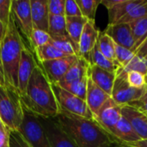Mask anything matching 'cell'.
<instances>
[{"instance_id": "cell-1", "label": "cell", "mask_w": 147, "mask_h": 147, "mask_svg": "<svg viewBox=\"0 0 147 147\" xmlns=\"http://www.w3.org/2000/svg\"><path fill=\"white\" fill-rule=\"evenodd\" d=\"M55 119L78 147H111L116 140L94 118L87 119L60 110Z\"/></svg>"}, {"instance_id": "cell-2", "label": "cell", "mask_w": 147, "mask_h": 147, "mask_svg": "<svg viewBox=\"0 0 147 147\" xmlns=\"http://www.w3.org/2000/svg\"><path fill=\"white\" fill-rule=\"evenodd\" d=\"M22 103L32 113L45 118H54L59 114L52 84L38 64L29 79L26 95Z\"/></svg>"}, {"instance_id": "cell-3", "label": "cell", "mask_w": 147, "mask_h": 147, "mask_svg": "<svg viewBox=\"0 0 147 147\" xmlns=\"http://www.w3.org/2000/svg\"><path fill=\"white\" fill-rule=\"evenodd\" d=\"M24 47L20 30L16 23L13 14L10 12L9 24L0 44V60L4 78V86L17 91V73L22 52Z\"/></svg>"}, {"instance_id": "cell-4", "label": "cell", "mask_w": 147, "mask_h": 147, "mask_svg": "<svg viewBox=\"0 0 147 147\" xmlns=\"http://www.w3.org/2000/svg\"><path fill=\"white\" fill-rule=\"evenodd\" d=\"M0 118L9 131H18L23 119L22 103L18 91L3 85H0Z\"/></svg>"}, {"instance_id": "cell-5", "label": "cell", "mask_w": 147, "mask_h": 147, "mask_svg": "<svg viewBox=\"0 0 147 147\" xmlns=\"http://www.w3.org/2000/svg\"><path fill=\"white\" fill-rule=\"evenodd\" d=\"M22 109L23 119L18 132L32 147H50L38 116L29 111L23 104Z\"/></svg>"}, {"instance_id": "cell-6", "label": "cell", "mask_w": 147, "mask_h": 147, "mask_svg": "<svg viewBox=\"0 0 147 147\" xmlns=\"http://www.w3.org/2000/svg\"><path fill=\"white\" fill-rule=\"evenodd\" d=\"M59 111H65L78 116L92 119L93 115L90 110L86 101L68 92L57 84H51Z\"/></svg>"}, {"instance_id": "cell-7", "label": "cell", "mask_w": 147, "mask_h": 147, "mask_svg": "<svg viewBox=\"0 0 147 147\" xmlns=\"http://www.w3.org/2000/svg\"><path fill=\"white\" fill-rule=\"evenodd\" d=\"M147 85L142 88L130 86L127 80V74L117 72L111 93V98L120 106H124L139 101L145 94Z\"/></svg>"}, {"instance_id": "cell-8", "label": "cell", "mask_w": 147, "mask_h": 147, "mask_svg": "<svg viewBox=\"0 0 147 147\" xmlns=\"http://www.w3.org/2000/svg\"><path fill=\"white\" fill-rule=\"evenodd\" d=\"M38 119L46 133L50 147H78L64 131L55 117L45 118L38 116Z\"/></svg>"}, {"instance_id": "cell-9", "label": "cell", "mask_w": 147, "mask_h": 147, "mask_svg": "<svg viewBox=\"0 0 147 147\" xmlns=\"http://www.w3.org/2000/svg\"><path fill=\"white\" fill-rule=\"evenodd\" d=\"M121 107L122 106L117 104L110 97L93 117L96 122L111 136H113L115 127L122 117Z\"/></svg>"}, {"instance_id": "cell-10", "label": "cell", "mask_w": 147, "mask_h": 147, "mask_svg": "<svg viewBox=\"0 0 147 147\" xmlns=\"http://www.w3.org/2000/svg\"><path fill=\"white\" fill-rule=\"evenodd\" d=\"M78 56L71 55L40 62V65L51 84H58L66 74L71 65L78 60Z\"/></svg>"}, {"instance_id": "cell-11", "label": "cell", "mask_w": 147, "mask_h": 147, "mask_svg": "<svg viewBox=\"0 0 147 147\" xmlns=\"http://www.w3.org/2000/svg\"><path fill=\"white\" fill-rule=\"evenodd\" d=\"M11 13L14 16L16 23L19 30H21V32L23 34V35L28 39L29 42L32 32L34 30L30 0L12 1Z\"/></svg>"}, {"instance_id": "cell-12", "label": "cell", "mask_w": 147, "mask_h": 147, "mask_svg": "<svg viewBox=\"0 0 147 147\" xmlns=\"http://www.w3.org/2000/svg\"><path fill=\"white\" fill-rule=\"evenodd\" d=\"M37 65L38 64L36 63V60L34 58L33 53H31V51H29V49H28L25 47L22 52L18 73H17L18 92L20 97H22L26 95L29 79Z\"/></svg>"}, {"instance_id": "cell-13", "label": "cell", "mask_w": 147, "mask_h": 147, "mask_svg": "<svg viewBox=\"0 0 147 147\" xmlns=\"http://www.w3.org/2000/svg\"><path fill=\"white\" fill-rule=\"evenodd\" d=\"M115 44L133 50L135 53V40L133 35L130 23H116L108 25L103 31Z\"/></svg>"}, {"instance_id": "cell-14", "label": "cell", "mask_w": 147, "mask_h": 147, "mask_svg": "<svg viewBox=\"0 0 147 147\" xmlns=\"http://www.w3.org/2000/svg\"><path fill=\"white\" fill-rule=\"evenodd\" d=\"M99 34L100 31L96 29L95 22L88 20L80 37L78 44V57L90 62V55L97 43Z\"/></svg>"}, {"instance_id": "cell-15", "label": "cell", "mask_w": 147, "mask_h": 147, "mask_svg": "<svg viewBox=\"0 0 147 147\" xmlns=\"http://www.w3.org/2000/svg\"><path fill=\"white\" fill-rule=\"evenodd\" d=\"M122 116L127 119L141 140H147V116L131 105L121 107Z\"/></svg>"}, {"instance_id": "cell-16", "label": "cell", "mask_w": 147, "mask_h": 147, "mask_svg": "<svg viewBox=\"0 0 147 147\" xmlns=\"http://www.w3.org/2000/svg\"><path fill=\"white\" fill-rule=\"evenodd\" d=\"M30 6L34 29L48 32V0H30Z\"/></svg>"}, {"instance_id": "cell-17", "label": "cell", "mask_w": 147, "mask_h": 147, "mask_svg": "<svg viewBox=\"0 0 147 147\" xmlns=\"http://www.w3.org/2000/svg\"><path fill=\"white\" fill-rule=\"evenodd\" d=\"M111 96L108 95L105 91H103L101 88H99L90 78L89 76L88 79V86H87V93H86V103L91 111L93 117L97 114L102 106L110 98Z\"/></svg>"}, {"instance_id": "cell-18", "label": "cell", "mask_w": 147, "mask_h": 147, "mask_svg": "<svg viewBox=\"0 0 147 147\" xmlns=\"http://www.w3.org/2000/svg\"><path fill=\"white\" fill-rule=\"evenodd\" d=\"M90 78L103 91L111 96L114 84L116 78V74L103 70L96 65H90L89 70Z\"/></svg>"}, {"instance_id": "cell-19", "label": "cell", "mask_w": 147, "mask_h": 147, "mask_svg": "<svg viewBox=\"0 0 147 147\" xmlns=\"http://www.w3.org/2000/svg\"><path fill=\"white\" fill-rule=\"evenodd\" d=\"M113 136L116 140L126 144H134L141 140V139L134 130L129 121L123 116L117 123Z\"/></svg>"}, {"instance_id": "cell-20", "label": "cell", "mask_w": 147, "mask_h": 147, "mask_svg": "<svg viewBox=\"0 0 147 147\" xmlns=\"http://www.w3.org/2000/svg\"><path fill=\"white\" fill-rule=\"evenodd\" d=\"M90 67V62H88L83 58L78 57V60L71 65V67L68 70L66 74L64 76V78L58 84L71 83L76 80L83 78L84 77L88 75Z\"/></svg>"}, {"instance_id": "cell-21", "label": "cell", "mask_w": 147, "mask_h": 147, "mask_svg": "<svg viewBox=\"0 0 147 147\" xmlns=\"http://www.w3.org/2000/svg\"><path fill=\"white\" fill-rule=\"evenodd\" d=\"M142 0H121L119 3L108 9L109 25L116 24L120 19L141 3Z\"/></svg>"}, {"instance_id": "cell-22", "label": "cell", "mask_w": 147, "mask_h": 147, "mask_svg": "<svg viewBox=\"0 0 147 147\" xmlns=\"http://www.w3.org/2000/svg\"><path fill=\"white\" fill-rule=\"evenodd\" d=\"M65 21H66V30L68 35L78 50L80 37L88 20L84 16H72V17L65 16Z\"/></svg>"}, {"instance_id": "cell-23", "label": "cell", "mask_w": 147, "mask_h": 147, "mask_svg": "<svg viewBox=\"0 0 147 147\" xmlns=\"http://www.w3.org/2000/svg\"><path fill=\"white\" fill-rule=\"evenodd\" d=\"M90 64L96 65L103 70H106L108 71L117 73L118 70L121 68V65L118 64L117 61H112L106 58L99 50L97 44L93 48L92 52L90 55Z\"/></svg>"}, {"instance_id": "cell-24", "label": "cell", "mask_w": 147, "mask_h": 147, "mask_svg": "<svg viewBox=\"0 0 147 147\" xmlns=\"http://www.w3.org/2000/svg\"><path fill=\"white\" fill-rule=\"evenodd\" d=\"M48 34L51 37H69L65 16L49 15Z\"/></svg>"}, {"instance_id": "cell-25", "label": "cell", "mask_w": 147, "mask_h": 147, "mask_svg": "<svg viewBox=\"0 0 147 147\" xmlns=\"http://www.w3.org/2000/svg\"><path fill=\"white\" fill-rule=\"evenodd\" d=\"M88 79H89V73L87 76L84 77L83 78L76 80L74 82L67 83V84H59L60 87H62L68 92L85 101L86 93H87V86H88Z\"/></svg>"}, {"instance_id": "cell-26", "label": "cell", "mask_w": 147, "mask_h": 147, "mask_svg": "<svg viewBox=\"0 0 147 147\" xmlns=\"http://www.w3.org/2000/svg\"><path fill=\"white\" fill-rule=\"evenodd\" d=\"M96 44L100 52L106 58L112 61H116L115 43L107 34H105L104 32H100Z\"/></svg>"}, {"instance_id": "cell-27", "label": "cell", "mask_w": 147, "mask_h": 147, "mask_svg": "<svg viewBox=\"0 0 147 147\" xmlns=\"http://www.w3.org/2000/svg\"><path fill=\"white\" fill-rule=\"evenodd\" d=\"M135 40V51L147 38V16L130 23Z\"/></svg>"}, {"instance_id": "cell-28", "label": "cell", "mask_w": 147, "mask_h": 147, "mask_svg": "<svg viewBox=\"0 0 147 147\" xmlns=\"http://www.w3.org/2000/svg\"><path fill=\"white\" fill-rule=\"evenodd\" d=\"M34 52L35 53L36 57L40 63L63 58L66 56L65 54H64L62 52H60L59 49H57L54 46H53L50 43L36 48Z\"/></svg>"}, {"instance_id": "cell-29", "label": "cell", "mask_w": 147, "mask_h": 147, "mask_svg": "<svg viewBox=\"0 0 147 147\" xmlns=\"http://www.w3.org/2000/svg\"><path fill=\"white\" fill-rule=\"evenodd\" d=\"M49 43L66 56H78V50L69 37H51Z\"/></svg>"}, {"instance_id": "cell-30", "label": "cell", "mask_w": 147, "mask_h": 147, "mask_svg": "<svg viewBox=\"0 0 147 147\" xmlns=\"http://www.w3.org/2000/svg\"><path fill=\"white\" fill-rule=\"evenodd\" d=\"M82 16L89 21L95 22L96 13L98 5L101 3L100 0H76Z\"/></svg>"}, {"instance_id": "cell-31", "label": "cell", "mask_w": 147, "mask_h": 147, "mask_svg": "<svg viewBox=\"0 0 147 147\" xmlns=\"http://www.w3.org/2000/svg\"><path fill=\"white\" fill-rule=\"evenodd\" d=\"M130 71H138L147 77V59L146 58L135 55L134 59L125 66L121 67L117 72L127 74Z\"/></svg>"}, {"instance_id": "cell-32", "label": "cell", "mask_w": 147, "mask_h": 147, "mask_svg": "<svg viewBox=\"0 0 147 147\" xmlns=\"http://www.w3.org/2000/svg\"><path fill=\"white\" fill-rule=\"evenodd\" d=\"M147 16V0H142L140 4L130 10L127 15H125L121 19L119 20L117 23H131L140 18Z\"/></svg>"}, {"instance_id": "cell-33", "label": "cell", "mask_w": 147, "mask_h": 147, "mask_svg": "<svg viewBox=\"0 0 147 147\" xmlns=\"http://www.w3.org/2000/svg\"><path fill=\"white\" fill-rule=\"evenodd\" d=\"M50 40L51 36L48 32L39 29H34L29 40V45L31 48L34 51L36 48L48 44Z\"/></svg>"}, {"instance_id": "cell-34", "label": "cell", "mask_w": 147, "mask_h": 147, "mask_svg": "<svg viewBox=\"0 0 147 147\" xmlns=\"http://www.w3.org/2000/svg\"><path fill=\"white\" fill-rule=\"evenodd\" d=\"M135 56V53L127 47L115 44V58L121 67H125Z\"/></svg>"}, {"instance_id": "cell-35", "label": "cell", "mask_w": 147, "mask_h": 147, "mask_svg": "<svg viewBox=\"0 0 147 147\" xmlns=\"http://www.w3.org/2000/svg\"><path fill=\"white\" fill-rule=\"evenodd\" d=\"M127 80L130 86L134 88H142L147 85V77L138 71H130L127 73Z\"/></svg>"}, {"instance_id": "cell-36", "label": "cell", "mask_w": 147, "mask_h": 147, "mask_svg": "<svg viewBox=\"0 0 147 147\" xmlns=\"http://www.w3.org/2000/svg\"><path fill=\"white\" fill-rule=\"evenodd\" d=\"M11 0H0V21L7 28L11 12Z\"/></svg>"}, {"instance_id": "cell-37", "label": "cell", "mask_w": 147, "mask_h": 147, "mask_svg": "<svg viewBox=\"0 0 147 147\" xmlns=\"http://www.w3.org/2000/svg\"><path fill=\"white\" fill-rule=\"evenodd\" d=\"M65 0H48L49 15L65 16Z\"/></svg>"}, {"instance_id": "cell-38", "label": "cell", "mask_w": 147, "mask_h": 147, "mask_svg": "<svg viewBox=\"0 0 147 147\" xmlns=\"http://www.w3.org/2000/svg\"><path fill=\"white\" fill-rule=\"evenodd\" d=\"M9 147H32L18 131H9Z\"/></svg>"}, {"instance_id": "cell-39", "label": "cell", "mask_w": 147, "mask_h": 147, "mask_svg": "<svg viewBox=\"0 0 147 147\" xmlns=\"http://www.w3.org/2000/svg\"><path fill=\"white\" fill-rule=\"evenodd\" d=\"M65 16H66V17L83 16L76 0H65Z\"/></svg>"}, {"instance_id": "cell-40", "label": "cell", "mask_w": 147, "mask_h": 147, "mask_svg": "<svg viewBox=\"0 0 147 147\" xmlns=\"http://www.w3.org/2000/svg\"><path fill=\"white\" fill-rule=\"evenodd\" d=\"M0 147H9V130L0 127Z\"/></svg>"}, {"instance_id": "cell-41", "label": "cell", "mask_w": 147, "mask_h": 147, "mask_svg": "<svg viewBox=\"0 0 147 147\" xmlns=\"http://www.w3.org/2000/svg\"><path fill=\"white\" fill-rule=\"evenodd\" d=\"M127 105H131L132 107L137 109L141 113H143L146 116H147V102H140V101H135V102H133L132 103L127 104Z\"/></svg>"}, {"instance_id": "cell-42", "label": "cell", "mask_w": 147, "mask_h": 147, "mask_svg": "<svg viewBox=\"0 0 147 147\" xmlns=\"http://www.w3.org/2000/svg\"><path fill=\"white\" fill-rule=\"evenodd\" d=\"M147 54V38L135 51V55L145 58Z\"/></svg>"}, {"instance_id": "cell-43", "label": "cell", "mask_w": 147, "mask_h": 147, "mask_svg": "<svg viewBox=\"0 0 147 147\" xmlns=\"http://www.w3.org/2000/svg\"><path fill=\"white\" fill-rule=\"evenodd\" d=\"M129 145H132V146L137 147H147V140H140L134 144H129Z\"/></svg>"}, {"instance_id": "cell-44", "label": "cell", "mask_w": 147, "mask_h": 147, "mask_svg": "<svg viewBox=\"0 0 147 147\" xmlns=\"http://www.w3.org/2000/svg\"><path fill=\"white\" fill-rule=\"evenodd\" d=\"M6 32V28L4 27L3 23L0 21V44H1V41L4 36V34Z\"/></svg>"}, {"instance_id": "cell-45", "label": "cell", "mask_w": 147, "mask_h": 147, "mask_svg": "<svg viewBox=\"0 0 147 147\" xmlns=\"http://www.w3.org/2000/svg\"><path fill=\"white\" fill-rule=\"evenodd\" d=\"M115 147H137L134 146H132V145H129V144H126V143H123L120 140H116L115 141Z\"/></svg>"}, {"instance_id": "cell-46", "label": "cell", "mask_w": 147, "mask_h": 147, "mask_svg": "<svg viewBox=\"0 0 147 147\" xmlns=\"http://www.w3.org/2000/svg\"><path fill=\"white\" fill-rule=\"evenodd\" d=\"M0 85L4 86V78H3V72L1 60H0Z\"/></svg>"}, {"instance_id": "cell-47", "label": "cell", "mask_w": 147, "mask_h": 147, "mask_svg": "<svg viewBox=\"0 0 147 147\" xmlns=\"http://www.w3.org/2000/svg\"><path fill=\"white\" fill-rule=\"evenodd\" d=\"M139 101L140 102H147V89L146 90V92H145V94H144V96Z\"/></svg>"}, {"instance_id": "cell-48", "label": "cell", "mask_w": 147, "mask_h": 147, "mask_svg": "<svg viewBox=\"0 0 147 147\" xmlns=\"http://www.w3.org/2000/svg\"><path fill=\"white\" fill-rule=\"evenodd\" d=\"M5 127V126L3 125V121H2V120L0 118V127Z\"/></svg>"}, {"instance_id": "cell-49", "label": "cell", "mask_w": 147, "mask_h": 147, "mask_svg": "<svg viewBox=\"0 0 147 147\" xmlns=\"http://www.w3.org/2000/svg\"><path fill=\"white\" fill-rule=\"evenodd\" d=\"M116 140H115V141H116ZM111 147H115V142L114 143V145H113V146H112Z\"/></svg>"}]
</instances>
